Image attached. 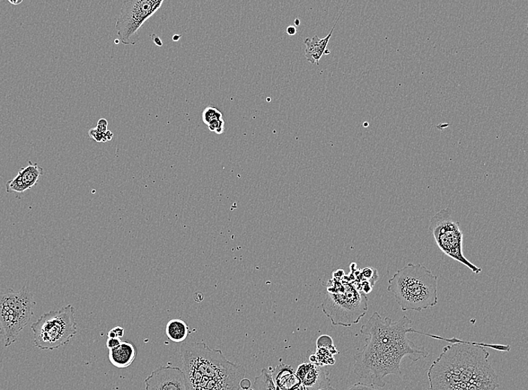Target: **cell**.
<instances>
[{
	"label": "cell",
	"mask_w": 528,
	"mask_h": 390,
	"mask_svg": "<svg viewBox=\"0 0 528 390\" xmlns=\"http://www.w3.org/2000/svg\"><path fill=\"white\" fill-rule=\"evenodd\" d=\"M368 335L362 351L355 355V373L371 381L372 386L384 387V379L388 375H402L401 362L404 358L413 362L426 358L428 352L419 347L408 337L411 333H418L412 328V321L403 316L396 322L375 313L360 329Z\"/></svg>",
	"instance_id": "1"
},
{
	"label": "cell",
	"mask_w": 528,
	"mask_h": 390,
	"mask_svg": "<svg viewBox=\"0 0 528 390\" xmlns=\"http://www.w3.org/2000/svg\"><path fill=\"white\" fill-rule=\"evenodd\" d=\"M485 346L457 340L447 345L428 369L429 390H496L498 376Z\"/></svg>",
	"instance_id": "2"
},
{
	"label": "cell",
	"mask_w": 528,
	"mask_h": 390,
	"mask_svg": "<svg viewBox=\"0 0 528 390\" xmlns=\"http://www.w3.org/2000/svg\"><path fill=\"white\" fill-rule=\"evenodd\" d=\"M387 290L403 312L421 313L438 303L437 277L420 263H408L396 272Z\"/></svg>",
	"instance_id": "3"
},
{
	"label": "cell",
	"mask_w": 528,
	"mask_h": 390,
	"mask_svg": "<svg viewBox=\"0 0 528 390\" xmlns=\"http://www.w3.org/2000/svg\"><path fill=\"white\" fill-rule=\"evenodd\" d=\"M327 297L322 304L324 315L334 326L357 324L368 311V297L353 283L337 279L329 281Z\"/></svg>",
	"instance_id": "4"
},
{
	"label": "cell",
	"mask_w": 528,
	"mask_h": 390,
	"mask_svg": "<svg viewBox=\"0 0 528 390\" xmlns=\"http://www.w3.org/2000/svg\"><path fill=\"white\" fill-rule=\"evenodd\" d=\"M37 305L30 290L23 286L19 291L8 288L0 291V331L5 347L11 346L17 335L28 326Z\"/></svg>",
	"instance_id": "5"
},
{
	"label": "cell",
	"mask_w": 528,
	"mask_h": 390,
	"mask_svg": "<svg viewBox=\"0 0 528 390\" xmlns=\"http://www.w3.org/2000/svg\"><path fill=\"white\" fill-rule=\"evenodd\" d=\"M35 346L55 350L68 344L77 332L75 308L72 305L42 315L31 325Z\"/></svg>",
	"instance_id": "6"
},
{
	"label": "cell",
	"mask_w": 528,
	"mask_h": 390,
	"mask_svg": "<svg viewBox=\"0 0 528 390\" xmlns=\"http://www.w3.org/2000/svg\"><path fill=\"white\" fill-rule=\"evenodd\" d=\"M435 242L445 254L455 261L464 264L473 272L479 274L482 269L477 267L463 254V234L459 221L452 217L450 208L442 210L431 219L428 228Z\"/></svg>",
	"instance_id": "7"
},
{
	"label": "cell",
	"mask_w": 528,
	"mask_h": 390,
	"mask_svg": "<svg viewBox=\"0 0 528 390\" xmlns=\"http://www.w3.org/2000/svg\"><path fill=\"white\" fill-rule=\"evenodd\" d=\"M163 0H129L122 3L116 23L120 40L125 46L135 44L132 38L144 24L162 7Z\"/></svg>",
	"instance_id": "8"
},
{
	"label": "cell",
	"mask_w": 528,
	"mask_h": 390,
	"mask_svg": "<svg viewBox=\"0 0 528 390\" xmlns=\"http://www.w3.org/2000/svg\"><path fill=\"white\" fill-rule=\"evenodd\" d=\"M146 390H187L186 375L177 366H161L144 380Z\"/></svg>",
	"instance_id": "9"
},
{
	"label": "cell",
	"mask_w": 528,
	"mask_h": 390,
	"mask_svg": "<svg viewBox=\"0 0 528 390\" xmlns=\"http://www.w3.org/2000/svg\"><path fill=\"white\" fill-rule=\"evenodd\" d=\"M296 375L306 390H322L330 387V380L321 366L312 362L299 366Z\"/></svg>",
	"instance_id": "10"
},
{
	"label": "cell",
	"mask_w": 528,
	"mask_h": 390,
	"mask_svg": "<svg viewBox=\"0 0 528 390\" xmlns=\"http://www.w3.org/2000/svg\"><path fill=\"white\" fill-rule=\"evenodd\" d=\"M343 11L344 10H342L341 12L335 25H334L332 30L327 35V37L321 39H319L318 35H314V37L312 38H307L304 40V44L306 46L305 50V56L307 60L310 62L312 64L316 63L317 65H319V61L322 56L324 55H329L330 54V51L327 48L328 44L330 41L334 30H335L336 26L338 24Z\"/></svg>",
	"instance_id": "11"
},
{
	"label": "cell",
	"mask_w": 528,
	"mask_h": 390,
	"mask_svg": "<svg viewBox=\"0 0 528 390\" xmlns=\"http://www.w3.org/2000/svg\"><path fill=\"white\" fill-rule=\"evenodd\" d=\"M137 353V348L133 343L128 340H121L117 348L109 350V358L113 366L125 369L133 363Z\"/></svg>",
	"instance_id": "12"
},
{
	"label": "cell",
	"mask_w": 528,
	"mask_h": 390,
	"mask_svg": "<svg viewBox=\"0 0 528 390\" xmlns=\"http://www.w3.org/2000/svg\"><path fill=\"white\" fill-rule=\"evenodd\" d=\"M271 375L276 390H294L301 386L292 366L284 363L277 366Z\"/></svg>",
	"instance_id": "13"
},
{
	"label": "cell",
	"mask_w": 528,
	"mask_h": 390,
	"mask_svg": "<svg viewBox=\"0 0 528 390\" xmlns=\"http://www.w3.org/2000/svg\"><path fill=\"white\" fill-rule=\"evenodd\" d=\"M339 351L334 346L332 340L329 335H321L317 342V351L314 354L315 364L321 367L335 364L334 355Z\"/></svg>",
	"instance_id": "14"
},
{
	"label": "cell",
	"mask_w": 528,
	"mask_h": 390,
	"mask_svg": "<svg viewBox=\"0 0 528 390\" xmlns=\"http://www.w3.org/2000/svg\"><path fill=\"white\" fill-rule=\"evenodd\" d=\"M165 332L171 341L180 343L187 339L189 328L186 322L180 319H173L167 324Z\"/></svg>",
	"instance_id": "15"
},
{
	"label": "cell",
	"mask_w": 528,
	"mask_h": 390,
	"mask_svg": "<svg viewBox=\"0 0 528 390\" xmlns=\"http://www.w3.org/2000/svg\"><path fill=\"white\" fill-rule=\"evenodd\" d=\"M43 174L44 170L38 164H32V162H29V165L21 168L17 175L20 176L26 189L29 190L38 183Z\"/></svg>",
	"instance_id": "16"
},
{
	"label": "cell",
	"mask_w": 528,
	"mask_h": 390,
	"mask_svg": "<svg viewBox=\"0 0 528 390\" xmlns=\"http://www.w3.org/2000/svg\"><path fill=\"white\" fill-rule=\"evenodd\" d=\"M253 390H276L272 375L266 369H263L261 374L255 378Z\"/></svg>",
	"instance_id": "17"
},
{
	"label": "cell",
	"mask_w": 528,
	"mask_h": 390,
	"mask_svg": "<svg viewBox=\"0 0 528 390\" xmlns=\"http://www.w3.org/2000/svg\"><path fill=\"white\" fill-rule=\"evenodd\" d=\"M223 119V114L221 111H218L216 108L209 106L206 108L203 113H202V120L207 126L209 123L215 120H219Z\"/></svg>",
	"instance_id": "18"
},
{
	"label": "cell",
	"mask_w": 528,
	"mask_h": 390,
	"mask_svg": "<svg viewBox=\"0 0 528 390\" xmlns=\"http://www.w3.org/2000/svg\"><path fill=\"white\" fill-rule=\"evenodd\" d=\"M6 191L7 193H22L26 191L20 176L17 175L14 179L8 181L6 185Z\"/></svg>",
	"instance_id": "19"
},
{
	"label": "cell",
	"mask_w": 528,
	"mask_h": 390,
	"mask_svg": "<svg viewBox=\"0 0 528 390\" xmlns=\"http://www.w3.org/2000/svg\"><path fill=\"white\" fill-rule=\"evenodd\" d=\"M89 136L96 142H99V143H106V142L111 140L113 137V134L111 131L102 133L95 128L91 129L89 131Z\"/></svg>",
	"instance_id": "20"
},
{
	"label": "cell",
	"mask_w": 528,
	"mask_h": 390,
	"mask_svg": "<svg viewBox=\"0 0 528 390\" xmlns=\"http://www.w3.org/2000/svg\"><path fill=\"white\" fill-rule=\"evenodd\" d=\"M225 122L224 119L215 120L208 124L207 127L210 131L216 133L217 135H222L225 131Z\"/></svg>",
	"instance_id": "21"
},
{
	"label": "cell",
	"mask_w": 528,
	"mask_h": 390,
	"mask_svg": "<svg viewBox=\"0 0 528 390\" xmlns=\"http://www.w3.org/2000/svg\"><path fill=\"white\" fill-rule=\"evenodd\" d=\"M125 331L121 326L114 327L113 329L110 331L108 333L109 338H117L122 339V337L124 335Z\"/></svg>",
	"instance_id": "22"
},
{
	"label": "cell",
	"mask_w": 528,
	"mask_h": 390,
	"mask_svg": "<svg viewBox=\"0 0 528 390\" xmlns=\"http://www.w3.org/2000/svg\"><path fill=\"white\" fill-rule=\"evenodd\" d=\"M348 390H377L372 385H368L364 383H357L352 386Z\"/></svg>",
	"instance_id": "23"
},
{
	"label": "cell",
	"mask_w": 528,
	"mask_h": 390,
	"mask_svg": "<svg viewBox=\"0 0 528 390\" xmlns=\"http://www.w3.org/2000/svg\"><path fill=\"white\" fill-rule=\"evenodd\" d=\"M108 127H109V122L107 120L100 119L98 122V124H97V127H95V129L102 133H105L109 131Z\"/></svg>",
	"instance_id": "24"
},
{
	"label": "cell",
	"mask_w": 528,
	"mask_h": 390,
	"mask_svg": "<svg viewBox=\"0 0 528 390\" xmlns=\"http://www.w3.org/2000/svg\"><path fill=\"white\" fill-rule=\"evenodd\" d=\"M120 339L117 338H109L107 341V347L109 350L115 349L121 342Z\"/></svg>",
	"instance_id": "25"
},
{
	"label": "cell",
	"mask_w": 528,
	"mask_h": 390,
	"mask_svg": "<svg viewBox=\"0 0 528 390\" xmlns=\"http://www.w3.org/2000/svg\"><path fill=\"white\" fill-rule=\"evenodd\" d=\"M251 387V381L247 378H243L241 381V388L244 390H249Z\"/></svg>",
	"instance_id": "26"
},
{
	"label": "cell",
	"mask_w": 528,
	"mask_h": 390,
	"mask_svg": "<svg viewBox=\"0 0 528 390\" xmlns=\"http://www.w3.org/2000/svg\"><path fill=\"white\" fill-rule=\"evenodd\" d=\"M151 39L155 43V46L158 47H162L163 46L162 39L160 37H158L157 35L155 34L151 35Z\"/></svg>",
	"instance_id": "27"
},
{
	"label": "cell",
	"mask_w": 528,
	"mask_h": 390,
	"mask_svg": "<svg viewBox=\"0 0 528 390\" xmlns=\"http://www.w3.org/2000/svg\"><path fill=\"white\" fill-rule=\"evenodd\" d=\"M297 32V30L296 28V26L290 25L288 26V28L286 29V32L290 37H293V35H296Z\"/></svg>",
	"instance_id": "28"
},
{
	"label": "cell",
	"mask_w": 528,
	"mask_h": 390,
	"mask_svg": "<svg viewBox=\"0 0 528 390\" xmlns=\"http://www.w3.org/2000/svg\"><path fill=\"white\" fill-rule=\"evenodd\" d=\"M8 3H11L12 5L19 6V5L23 3V1H22V0H20V1H19V0H17V1H15V0H12H12H10V1H8Z\"/></svg>",
	"instance_id": "29"
},
{
	"label": "cell",
	"mask_w": 528,
	"mask_h": 390,
	"mask_svg": "<svg viewBox=\"0 0 528 390\" xmlns=\"http://www.w3.org/2000/svg\"><path fill=\"white\" fill-rule=\"evenodd\" d=\"M180 37H180V35H173V40L174 41H179V39H180Z\"/></svg>",
	"instance_id": "30"
},
{
	"label": "cell",
	"mask_w": 528,
	"mask_h": 390,
	"mask_svg": "<svg viewBox=\"0 0 528 390\" xmlns=\"http://www.w3.org/2000/svg\"><path fill=\"white\" fill-rule=\"evenodd\" d=\"M294 23H295V25H296V26H300V24H301V21H300V20H299L298 19H296L295 20Z\"/></svg>",
	"instance_id": "31"
},
{
	"label": "cell",
	"mask_w": 528,
	"mask_h": 390,
	"mask_svg": "<svg viewBox=\"0 0 528 390\" xmlns=\"http://www.w3.org/2000/svg\"><path fill=\"white\" fill-rule=\"evenodd\" d=\"M115 43L118 44V40H117V41L115 40Z\"/></svg>",
	"instance_id": "32"
},
{
	"label": "cell",
	"mask_w": 528,
	"mask_h": 390,
	"mask_svg": "<svg viewBox=\"0 0 528 390\" xmlns=\"http://www.w3.org/2000/svg\"><path fill=\"white\" fill-rule=\"evenodd\" d=\"M0 267H1V261H0Z\"/></svg>",
	"instance_id": "33"
},
{
	"label": "cell",
	"mask_w": 528,
	"mask_h": 390,
	"mask_svg": "<svg viewBox=\"0 0 528 390\" xmlns=\"http://www.w3.org/2000/svg\"><path fill=\"white\" fill-rule=\"evenodd\" d=\"M0 334H1V331H0Z\"/></svg>",
	"instance_id": "34"
}]
</instances>
